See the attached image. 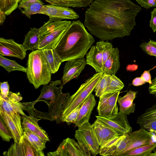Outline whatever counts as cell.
<instances>
[{"label": "cell", "mask_w": 156, "mask_h": 156, "mask_svg": "<svg viewBox=\"0 0 156 156\" xmlns=\"http://www.w3.org/2000/svg\"><path fill=\"white\" fill-rule=\"evenodd\" d=\"M103 73H96L82 84L77 90L68 98L62 113L61 121L78 106L82 105L91 94Z\"/></svg>", "instance_id": "cell-6"}, {"label": "cell", "mask_w": 156, "mask_h": 156, "mask_svg": "<svg viewBox=\"0 0 156 156\" xmlns=\"http://www.w3.org/2000/svg\"><path fill=\"white\" fill-rule=\"evenodd\" d=\"M17 8L13 0H0V9L5 12L6 16L10 15Z\"/></svg>", "instance_id": "cell-36"}, {"label": "cell", "mask_w": 156, "mask_h": 156, "mask_svg": "<svg viewBox=\"0 0 156 156\" xmlns=\"http://www.w3.org/2000/svg\"><path fill=\"white\" fill-rule=\"evenodd\" d=\"M29 115H22V125L23 129H27L40 137L44 140L49 141L47 133L42 128L39 126L38 121L41 119H38L36 116L30 113Z\"/></svg>", "instance_id": "cell-21"}, {"label": "cell", "mask_w": 156, "mask_h": 156, "mask_svg": "<svg viewBox=\"0 0 156 156\" xmlns=\"http://www.w3.org/2000/svg\"><path fill=\"white\" fill-rule=\"evenodd\" d=\"M140 77L146 83H148L149 84L152 83L151 76L149 71H144Z\"/></svg>", "instance_id": "cell-44"}, {"label": "cell", "mask_w": 156, "mask_h": 156, "mask_svg": "<svg viewBox=\"0 0 156 156\" xmlns=\"http://www.w3.org/2000/svg\"><path fill=\"white\" fill-rule=\"evenodd\" d=\"M120 91L103 94L99 97L97 108L98 115L108 118L115 116L118 113L117 104Z\"/></svg>", "instance_id": "cell-9"}, {"label": "cell", "mask_w": 156, "mask_h": 156, "mask_svg": "<svg viewBox=\"0 0 156 156\" xmlns=\"http://www.w3.org/2000/svg\"><path fill=\"white\" fill-rule=\"evenodd\" d=\"M128 133L119 135L100 147L99 154L103 156H120L127 148Z\"/></svg>", "instance_id": "cell-12"}, {"label": "cell", "mask_w": 156, "mask_h": 156, "mask_svg": "<svg viewBox=\"0 0 156 156\" xmlns=\"http://www.w3.org/2000/svg\"><path fill=\"white\" fill-rule=\"evenodd\" d=\"M124 87L123 83L115 75H109L107 85L103 94L120 91Z\"/></svg>", "instance_id": "cell-32"}, {"label": "cell", "mask_w": 156, "mask_h": 156, "mask_svg": "<svg viewBox=\"0 0 156 156\" xmlns=\"http://www.w3.org/2000/svg\"><path fill=\"white\" fill-rule=\"evenodd\" d=\"M141 7L131 0H94L85 13L84 25L101 40L130 34Z\"/></svg>", "instance_id": "cell-1"}, {"label": "cell", "mask_w": 156, "mask_h": 156, "mask_svg": "<svg viewBox=\"0 0 156 156\" xmlns=\"http://www.w3.org/2000/svg\"><path fill=\"white\" fill-rule=\"evenodd\" d=\"M137 92L130 90L123 97H118L117 102L119 106V112L126 115L134 112L135 104L133 101Z\"/></svg>", "instance_id": "cell-25"}, {"label": "cell", "mask_w": 156, "mask_h": 156, "mask_svg": "<svg viewBox=\"0 0 156 156\" xmlns=\"http://www.w3.org/2000/svg\"><path fill=\"white\" fill-rule=\"evenodd\" d=\"M148 91L149 93L152 94L156 93V76L152 80V83L150 84Z\"/></svg>", "instance_id": "cell-45"}, {"label": "cell", "mask_w": 156, "mask_h": 156, "mask_svg": "<svg viewBox=\"0 0 156 156\" xmlns=\"http://www.w3.org/2000/svg\"><path fill=\"white\" fill-rule=\"evenodd\" d=\"M146 82L141 77H137L134 79L132 82V84L135 86H138L145 84Z\"/></svg>", "instance_id": "cell-46"}, {"label": "cell", "mask_w": 156, "mask_h": 156, "mask_svg": "<svg viewBox=\"0 0 156 156\" xmlns=\"http://www.w3.org/2000/svg\"><path fill=\"white\" fill-rule=\"evenodd\" d=\"M9 85L7 81L1 82L0 95L3 97L8 96L9 92Z\"/></svg>", "instance_id": "cell-41"}, {"label": "cell", "mask_w": 156, "mask_h": 156, "mask_svg": "<svg viewBox=\"0 0 156 156\" xmlns=\"http://www.w3.org/2000/svg\"><path fill=\"white\" fill-rule=\"evenodd\" d=\"M63 68L62 79L64 85L74 78H77L87 64L86 59L83 58L67 61Z\"/></svg>", "instance_id": "cell-18"}, {"label": "cell", "mask_w": 156, "mask_h": 156, "mask_svg": "<svg viewBox=\"0 0 156 156\" xmlns=\"http://www.w3.org/2000/svg\"><path fill=\"white\" fill-rule=\"evenodd\" d=\"M90 152L86 147L74 139H64L55 151L48 152V156H90Z\"/></svg>", "instance_id": "cell-8"}, {"label": "cell", "mask_w": 156, "mask_h": 156, "mask_svg": "<svg viewBox=\"0 0 156 156\" xmlns=\"http://www.w3.org/2000/svg\"><path fill=\"white\" fill-rule=\"evenodd\" d=\"M96 118L107 125L119 135L128 134L132 131V128L129 124L127 115L120 112L117 115L111 118H108L99 115L95 116Z\"/></svg>", "instance_id": "cell-14"}, {"label": "cell", "mask_w": 156, "mask_h": 156, "mask_svg": "<svg viewBox=\"0 0 156 156\" xmlns=\"http://www.w3.org/2000/svg\"><path fill=\"white\" fill-rule=\"evenodd\" d=\"M20 0V1H21V0Z\"/></svg>", "instance_id": "cell-52"}, {"label": "cell", "mask_w": 156, "mask_h": 156, "mask_svg": "<svg viewBox=\"0 0 156 156\" xmlns=\"http://www.w3.org/2000/svg\"><path fill=\"white\" fill-rule=\"evenodd\" d=\"M141 128L152 133L156 134V104L139 116L136 121Z\"/></svg>", "instance_id": "cell-20"}, {"label": "cell", "mask_w": 156, "mask_h": 156, "mask_svg": "<svg viewBox=\"0 0 156 156\" xmlns=\"http://www.w3.org/2000/svg\"><path fill=\"white\" fill-rule=\"evenodd\" d=\"M75 137L79 142L89 150L93 155L99 154L100 146L89 122L78 127Z\"/></svg>", "instance_id": "cell-7"}, {"label": "cell", "mask_w": 156, "mask_h": 156, "mask_svg": "<svg viewBox=\"0 0 156 156\" xmlns=\"http://www.w3.org/2000/svg\"><path fill=\"white\" fill-rule=\"evenodd\" d=\"M153 95L154 96V97H155V98H156V93H155V94H154Z\"/></svg>", "instance_id": "cell-51"}, {"label": "cell", "mask_w": 156, "mask_h": 156, "mask_svg": "<svg viewBox=\"0 0 156 156\" xmlns=\"http://www.w3.org/2000/svg\"><path fill=\"white\" fill-rule=\"evenodd\" d=\"M0 65L8 73L15 70L26 73V68L18 64L15 61L7 58L1 55H0Z\"/></svg>", "instance_id": "cell-31"}, {"label": "cell", "mask_w": 156, "mask_h": 156, "mask_svg": "<svg viewBox=\"0 0 156 156\" xmlns=\"http://www.w3.org/2000/svg\"><path fill=\"white\" fill-rule=\"evenodd\" d=\"M151 19L150 21V26L154 32H156V8L153 9L151 12Z\"/></svg>", "instance_id": "cell-42"}, {"label": "cell", "mask_w": 156, "mask_h": 156, "mask_svg": "<svg viewBox=\"0 0 156 156\" xmlns=\"http://www.w3.org/2000/svg\"><path fill=\"white\" fill-rule=\"evenodd\" d=\"M4 156H44L42 150L34 147L23 134L19 142H14L7 151L3 153Z\"/></svg>", "instance_id": "cell-10"}, {"label": "cell", "mask_w": 156, "mask_h": 156, "mask_svg": "<svg viewBox=\"0 0 156 156\" xmlns=\"http://www.w3.org/2000/svg\"><path fill=\"white\" fill-rule=\"evenodd\" d=\"M92 126L100 147L119 135L113 129L97 119Z\"/></svg>", "instance_id": "cell-19"}, {"label": "cell", "mask_w": 156, "mask_h": 156, "mask_svg": "<svg viewBox=\"0 0 156 156\" xmlns=\"http://www.w3.org/2000/svg\"><path fill=\"white\" fill-rule=\"evenodd\" d=\"M150 156H156V151H154V153H151L150 155Z\"/></svg>", "instance_id": "cell-50"}, {"label": "cell", "mask_w": 156, "mask_h": 156, "mask_svg": "<svg viewBox=\"0 0 156 156\" xmlns=\"http://www.w3.org/2000/svg\"><path fill=\"white\" fill-rule=\"evenodd\" d=\"M96 102L94 95L91 94L83 102L80 108L77 119L74 123L76 126L78 127L89 122Z\"/></svg>", "instance_id": "cell-22"}, {"label": "cell", "mask_w": 156, "mask_h": 156, "mask_svg": "<svg viewBox=\"0 0 156 156\" xmlns=\"http://www.w3.org/2000/svg\"><path fill=\"white\" fill-rule=\"evenodd\" d=\"M27 51L23 44L16 43L13 39L0 38V55L23 60L26 57Z\"/></svg>", "instance_id": "cell-17"}, {"label": "cell", "mask_w": 156, "mask_h": 156, "mask_svg": "<svg viewBox=\"0 0 156 156\" xmlns=\"http://www.w3.org/2000/svg\"><path fill=\"white\" fill-rule=\"evenodd\" d=\"M40 28H31L25 36L23 45L27 50L37 49L39 43Z\"/></svg>", "instance_id": "cell-27"}, {"label": "cell", "mask_w": 156, "mask_h": 156, "mask_svg": "<svg viewBox=\"0 0 156 156\" xmlns=\"http://www.w3.org/2000/svg\"><path fill=\"white\" fill-rule=\"evenodd\" d=\"M13 1L15 5L18 7L19 3V2H20V1L19 0H13Z\"/></svg>", "instance_id": "cell-48"}, {"label": "cell", "mask_w": 156, "mask_h": 156, "mask_svg": "<svg viewBox=\"0 0 156 156\" xmlns=\"http://www.w3.org/2000/svg\"><path fill=\"white\" fill-rule=\"evenodd\" d=\"M149 41L156 47V41L151 39Z\"/></svg>", "instance_id": "cell-49"}, {"label": "cell", "mask_w": 156, "mask_h": 156, "mask_svg": "<svg viewBox=\"0 0 156 156\" xmlns=\"http://www.w3.org/2000/svg\"><path fill=\"white\" fill-rule=\"evenodd\" d=\"M46 58L52 74L57 72L61 63L62 60L54 49H43Z\"/></svg>", "instance_id": "cell-29"}, {"label": "cell", "mask_w": 156, "mask_h": 156, "mask_svg": "<svg viewBox=\"0 0 156 156\" xmlns=\"http://www.w3.org/2000/svg\"><path fill=\"white\" fill-rule=\"evenodd\" d=\"M95 46L102 53L104 64L111 53L113 48L112 45L108 41L101 40L97 42Z\"/></svg>", "instance_id": "cell-33"}, {"label": "cell", "mask_w": 156, "mask_h": 156, "mask_svg": "<svg viewBox=\"0 0 156 156\" xmlns=\"http://www.w3.org/2000/svg\"><path fill=\"white\" fill-rule=\"evenodd\" d=\"M37 102L36 100L29 102H16L10 99L8 96L3 97L0 95V108L6 112H16L22 115H26L23 111L35 115L36 110L34 105Z\"/></svg>", "instance_id": "cell-15"}, {"label": "cell", "mask_w": 156, "mask_h": 156, "mask_svg": "<svg viewBox=\"0 0 156 156\" xmlns=\"http://www.w3.org/2000/svg\"><path fill=\"white\" fill-rule=\"evenodd\" d=\"M81 105L78 106L67 115L62 121L65 122L69 124L74 123L76 121Z\"/></svg>", "instance_id": "cell-39"}, {"label": "cell", "mask_w": 156, "mask_h": 156, "mask_svg": "<svg viewBox=\"0 0 156 156\" xmlns=\"http://www.w3.org/2000/svg\"><path fill=\"white\" fill-rule=\"evenodd\" d=\"M51 5L66 8H81L89 6L94 0H44Z\"/></svg>", "instance_id": "cell-28"}, {"label": "cell", "mask_w": 156, "mask_h": 156, "mask_svg": "<svg viewBox=\"0 0 156 156\" xmlns=\"http://www.w3.org/2000/svg\"><path fill=\"white\" fill-rule=\"evenodd\" d=\"M26 68L27 77L35 89L51 81L52 73L43 49L33 51L29 54Z\"/></svg>", "instance_id": "cell-4"}, {"label": "cell", "mask_w": 156, "mask_h": 156, "mask_svg": "<svg viewBox=\"0 0 156 156\" xmlns=\"http://www.w3.org/2000/svg\"><path fill=\"white\" fill-rule=\"evenodd\" d=\"M119 51L117 48H113L111 53L103 64V73L109 75H115L120 67Z\"/></svg>", "instance_id": "cell-26"}, {"label": "cell", "mask_w": 156, "mask_h": 156, "mask_svg": "<svg viewBox=\"0 0 156 156\" xmlns=\"http://www.w3.org/2000/svg\"><path fill=\"white\" fill-rule=\"evenodd\" d=\"M9 98L11 100L16 102H20L23 99V98L19 94L9 91L8 95Z\"/></svg>", "instance_id": "cell-43"}, {"label": "cell", "mask_w": 156, "mask_h": 156, "mask_svg": "<svg viewBox=\"0 0 156 156\" xmlns=\"http://www.w3.org/2000/svg\"><path fill=\"white\" fill-rule=\"evenodd\" d=\"M95 42L80 20L73 21L54 48L62 62L84 57Z\"/></svg>", "instance_id": "cell-2"}, {"label": "cell", "mask_w": 156, "mask_h": 156, "mask_svg": "<svg viewBox=\"0 0 156 156\" xmlns=\"http://www.w3.org/2000/svg\"><path fill=\"white\" fill-rule=\"evenodd\" d=\"M86 55L87 64L91 66L96 73H103L102 54L96 46L93 45Z\"/></svg>", "instance_id": "cell-24"}, {"label": "cell", "mask_w": 156, "mask_h": 156, "mask_svg": "<svg viewBox=\"0 0 156 156\" xmlns=\"http://www.w3.org/2000/svg\"><path fill=\"white\" fill-rule=\"evenodd\" d=\"M154 136L153 133L142 128L128 133V145L121 154L136 147L156 143L153 142Z\"/></svg>", "instance_id": "cell-16"}, {"label": "cell", "mask_w": 156, "mask_h": 156, "mask_svg": "<svg viewBox=\"0 0 156 156\" xmlns=\"http://www.w3.org/2000/svg\"><path fill=\"white\" fill-rule=\"evenodd\" d=\"M71 23L67 20L45 23L40 28L39 43L37 49H54Z\"/></svg>", "instance_id": "cell-5"}, {"label": "cell", "mask_w": 156, "mask_h": 156, "mask_svg": "<svg viewBox=\"0 0 156 156\" xmlns=\"http://www.w3.org/2000/svg\"><path fill=\"white\" fill-rule=\"evenodd\" d=\"M5 12L0 9V24L2 25L4 23L6 18Z\"/></svg>", "instance_id": "cell-47"}, {"label": "cell", "mask_w": 156, "mask_h": 156, "mask_svg": "<svg viewBox=\"0 0 156 156\" xmlns=\"http://www.w3.org/2000/svg\"><path fill=\"white\" fill-rule=\"evenodd\" d=\"M156 148V143L136 147L121 154V156H150L151 152Z\"/></svg>", "instance_id": "cell-30"}, {"label": "cell", "mask_w": 156, "mask_h": 156, "mask_svg": "<svg viewBox=\"0 0 156 156\" xmlns=\"http://www.w3.org/2000/svg\"><path fill=\"white\" fill-rule=\"evenodd\" d=\"M0 136L2 140L9 142L13 139L12 135L5 122L0 117Z\"/></svg>", "instance_id": "cell-37"}, {"label": "cell", "mask_w": 156, "mask_h": 156, "mask_svg": "<svg viewBox=\"0 0 156 156\" xmlns=\"http://www.w3.org/2000/svg\"><path fill=\"white\" fill-rule=\"evenodd\" d=\"M143 7L148 9L156 6V0H135Z\"/></svg>", "instance_id": "cell-40"}, {"label": "cell", "mask_w": 156, "mask_h": 156, "mask_svg": "<svg viewBox=\"0 0 156 156\" xmlns=\"http://www.w3.org/2000/svg\"><path fill=\"white\" fill-rule=\"evenodd\" d=\"M39 14L48 16L49 22L65 19L75 20L79 17V15L73 9L51 4L44 5Z\"/></svg>", "instance_id": "cell-11"}, {"label": "cell", "mask_w": 156, "mask_h": 156, "mask_svg": "<svg viewBox=\"0 0 156 156\" xmlns=\"http://www.w3.org/2000/svg\"><path fill=\"white\" fill-rule=\"evenodd\" d=\"M44 4L41 0H22L18 8L22 14L30 19L32 15L39 14Z\"/></svg>", "instance_id": "cell-23"}, {"label": "cell", "mask_w": 156, "mask_h": 156, "mask_svg": "<svg viewBox=\"0 0 156 156\" xmlns=\"http://www.w3.org/2000/svg\"><path fill=\"white\" fill-rule=\"evenodd\" d=\"M63 85L61 80L51 81L48 85H44L39 97L36 100L37 102L43 101L47 104L51 120H55L58 123L61 121L62 113L70 96L69 93H62Z\"/></svg>", "instance_id": "cell-3"}, {"label": "cell", "mask_w": 156, "mask_h": 156, "mask_svg": "<svg viewBox=\"0 0 156 156\" xmlns=\"http://www.w3.org/2000/svg\"><path fill=\"white\" fill-rule=\"evenodd\" d=\"M140 47L145 53L156 57V47L149 41L142 43Z\"/></svg>", "instance_id": "cell-38"}, {"label": "cell", "mask_w": 156, "mask_h": 156, "mask_svg": "<svg viewBox=\"0 0 156 156\" xmlns=\"http://www.w3.org/2000/svg\"><path fill=\"white\" fill-rule=\"evenodd\" d=\"M109 75L103 73L97 83L95 89V95L97 96L100 97L104 94L107 85Z\"/></svg>", "instance_id": "cell-34"}, {"label": "cell", "mask_w": 156, "mask_h": 156, "mask_svg": "<svg viewBox=\"0 0 156 156\" xmlns=\"http://www.w3.org/2000/svg\"><path fill=\"white\" fill-rule=\"evenodd\" d=\"M0 117L11 132L14 142H19L23 135L20 114L16 112H7L0 108Z\"/></svg>", "instance_id": "cell-13"}, {"label": "cell", "mask_w": 156, "mask_h": 156, "mask_svg": "<svg viewBox=\"0 0 156 156\" xmlns=\"http://www.w3.org/2000/svg\"><path fill=\"white\" fill-rule=\"evenodd\" d=\"M23 134L30 136L33 141L41 150H43L46 148L45 144L47 141L44 140L35 133L27 129H23Z\"/></svg>", "instance_id": "cell-35"}]
</instances>
